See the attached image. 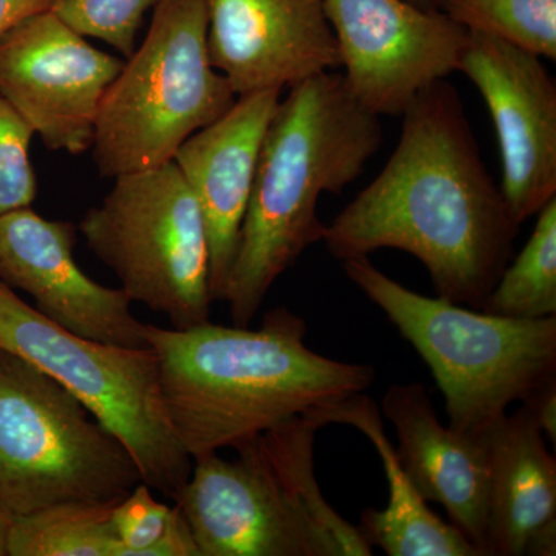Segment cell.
I'll return each instance as SVG.
<instances>
[{"mask_svg": "<svg viewBox=\"0 0 556 556\" xmlns=\"http://www.w3.org/2000/svg\"><path fill=\"white\" fill-rule=\"evenodd\" d=\"M401 116L393 155L321 241L340 262L379 249L407 252L428 270L438 298L481 311L514 257L521 225L447 79L420 91Z\"/></svg>", "mask_w": 556, "mask_h": 556, "instance_id": "obj_1", "label": "cell"}, {"mask_svg": "<svg viewBox=\"0 0 556 556\" xmlns=\"http://www.w3.org/2000/svg\"><path fill=\"white\" fill-rule=\"evenodd\" d=\"M306 321L283 306L266 313L258 328L146 324L167 415L192 459L372 386L375 367L321 356L306 345Z\"/></svg>", "mask_w": 556, "mask_h": 556, "instance_id": "obj_2", "label": "cell"}, {"mask_svg": "<svg viewBox=\"0 0 556 556\" xmlns=\"http://www.w3.org/2000/svg\"><path fill=\"white\" fill-rule=\"evenodd\" d=\"M382 139L380 116L336 70L291 87L278 102L223 294L233 325L249 327L278 278L324 240L318 200L356 181Z\"/></svg>", "mask_w": 556, "mask_h": 556, "instance_id": "obj_3", "label": "cell"}, {"mask_svg": "<svg viewBox=\"0 0 556 556\" xmlns=\"http://www.w3.org/2000/svg\"><path fill=\"white\" fill-rule=\"evenodd\" d=\"M309 415L289 417L233 447L193 459L175 503L201 556H371V544L321 493Z\"/></svg>", "mask_w": 556, "mask_h": 556, "instance_id": "obj_4", "label": "cell"}, {"mask_svg": "<svg viewBox=\"0 0 556 556\" xmlns=\"http://www.w3.org/2000/svg\"><path fill=\"white\" fill-rule=\"evenodd\" d=\"M346 277L415 348L444 394L448 427L482 437L515 402L556 382V316H495L417 294L372 265L343 260Z\"/></svg>", "mask_w": 556, "mask_h": 556, "instance_id": "obj_5", "label": "cell"}, {"mask_svg": "<svg viewBox=\"0 0 556 556\" xmlns=\"http://www.w3.org/2000/svg\"><path fill=\"white\" fill-rule=\"evenodd\" d=\"M236 100L212 65L204 0H161L101 102L90 149L98 172L115 179L170 163L186 139Z\"/></svg>", "mask_w": 556, "mask_h": 556, "instance_id": "obj_6", "label": "cell"}, {"mask_svg": "<svg viewBox=\"0 0 556 556\" xmlns=\"http://www.w3.org/2000/svg\"><path fill=\"white\" fill-rule=\"evenodd\" d=\"M142 482L134 457L61 383L0 350V510L116 504Z\"/></svg>", "mask_w": 556, "mask_h": 556, "instance_id": "obj_7", "label": "cell"}, {"mask_svg": "<svg viewBox=\"0 0 556 556\" xmlns=\"http://www.w3.org/2000/svg\"><path fill=\"white\" fill-rule=\"evenodd\" d=\"M0 350L61 383L123 442L142 482L175 500L192 473L167 415L152 348L109 345L58 327L0 281Z\"/></svg>", "mask_w": 556, "mask_h": 556, "instance_id": "obj_8", "label": "cell"}, {"mask_svg": "<svg viewBox=\"0 0 556 556\" xmlns=\"http://www.w3.org/2000/svg\"><path fill=\"white\" fill-rule=\"evenodd\" d=\"M78 230L121 289L172 328L206 324L214 303L206 225L174 161L121 175Z\"/></svg>", "mask_w": 556, "mask_h": 556, "instance_id": "obj_9", "label": "cell"}, {"mask_svg": "<svg viewBox=\"0 0 556 556\" xmlns=\"http://www.w3.org/2000/svg\"><path fill=\"white\" fill-rule=\"evenodd\" d=\"M124 61L73 31L50 10L0 39V97L47 149L83 155Z\"/></svg>", "mask_w": 556, "mask_h": 556, "instance_id": "obj_10", "label": "cell"}, {"mask_svg": "<svg viewBox=\"0 0 556 556\" xmlns=\"http://www.w3.org/2000/svg\"><path fill=\"white\" fill-rule=\"evenodd\" d=\"M340 67L376 115L401 116L437 80L457 72L468 31L442 10L408 0H324Z\"/></svg>", "mask_w": 556, "mask_h": 556, "instance_id": "obj_11", "label": "cell"}, {"mask_svg": "<svg viewBox=\"0 0 556 556\" xmlns=\"http://www.w3.org/2000/svg\"><path fill=\"white\" fill-rule=\"evenodd\" d=\"M457 72L475 84L492 115L501 192L522 225L556 197L555 80L543 58L479 31H468Z\"/></svg>", "mask_w": 556, "mask_h": 556, "instance_id": "obj_12", "label": "cell"}, {"mask_svg": "<svg viewBox=\"0 0 556 556\" xmlns=\"http://www.w3.org/2000/svg\"><path fill=\"white\" fill-rule=\"evenodd\" d=\"M78 226L47 219L30 207L0 217V281L30 295L43 317L84 339L149 348L146 324L121 288H108L76 263Z\"/></svg>", "mask_w": 556, "mask_h": 556, "instance_id": "obj_13", "label": "cell"}, {"mask_svg": "<svg viewBox=\"0 0 556 556\" xmlns=\"http://www.w3.org/2000/svg\"><path fill=\"white\" fill-rule=\"evenodd\" d=\"M212 65L237 97L340 67L324 0H204Z\"/></svg>", "mask_w": 556, "mask_h": 556, "instance_id": "obj_14", "label": "cell"}, {"mask_svg": "<svg viewBox=\"0 0 556 556\" xmlns=\"http://www.w3.org/2000/svg\"><path fill=\"white\" fill-rule=\"evenodd\" d=\"M280 94L281 90L270 89L237 97L225 115L186 139L174 159L206 225L214 302L225 294L263 138Z\"/></svg>", "mask_w": 556, "mask_h": 556, "instance_id": "obj_15", "label": "cell"}, {"mask_svg": "<svg viewBox=\"0 0 556 556\" xmlns=\"http://www.w3.org/2000/svg\"><path fill=\"white\" fill-rule=\"evenodd\" d=\"M382 415L393 424L399 463L417 493L441 504L450 525L486 556L490 464L484 438L442 426L420 382L388 388Z\"/></svg>", "mask_w": 556, "mask_h": 556, "instance_id": "obj_16", "label": "cell"}, {"mask_svg": "<svg viewBox=\"0 0 556 556\" xmlns=\"http://www.w3.org/2000/svg\"><path fill=\"white\" fill-rule=\"evenodd\" d=\"M489 453L486 556L556 555V459L525 404L482 434Z\"/></svg>", "mask_w": 556, "mask_h": 556, "instance_id": "obj_17", "label": "cell"}, {"mask_svg": "<svg viewBox=\"0 0 556 556\" xmlns=\"http://www.w3.org/2000/svg\"><path fill=\"white\" fill-rule=\"evenodd\" d=\"M382 413L365 393L313 413L321 427L343 424L356 428L375 445L390 489L386 508L362 511L358 530L371 547L388 556H482L455 526L438 517L417 493L399 463L396 448L383 430Z\"/></svg>", "mask_w": 556, "mask_h": 556, "instance_id": "obj_18", "label": "cell"}, {"mask_svg": "<svg viewBox=\"0 0 556 556\" xmlns=\"http://www.w3.org/2000/svg\"><path fill=\"white\" fill-rule=\"evenodd\" d=\"M115 504H61L11 518L7 556H116Z\"/></svg>", "mask_w": 556, "mask_h": 556, "instance_id": "obj_19", "label": "cell"}, {"mask_svg": "<svg viewBox=\"0 0 556 556\" xmlns=\"http://www.w3.org/2000/svg\"><path fill=\"white\" fill-rule=\"evenodd\" d=\"M536 215L532 236L501 274L484 313L527 320L556 316V197Z\"/></svg>", "mask_w": 556, "mask_h": 556, "instance_id": "obj_20", "label": "cell"}, {"mask_svg": "<svg viewBox=\"0 0 556 556\" xmlns=\"http://www.w3.org/2000/svg\"><path fill=\"white\" fill-rule=\"evenodd\" d=\"M442 11L468 31L556 60V0H445Z\"/></svg>", "mask_w": 556, "mask_h": 556, "instance_id": "obj_21", "label": "cell"}, {"mask_svg": "<svg viewBox=\"0 0 556 556\" xmlns=\"http://www.w3.org/2000/svg\"><path fill=\"white\" fill-rule=\"evenodd\" d=\"M161 0H53L51 13L84 38L100 39L123 56L137 49V35L149 10Z\"/></svg>", "mask_w": 556, "mask_h": 556, "instance_id": "obj_22", "label": "cell"}, {"mask_svg": "<svg viewBox=\"0 0 556 556\" xmlns=\"http://www.w3.org/2000/svg\"><path fill=\"white\" fill-rule=\"evenodd\" d=\"M30 127L0 97V217L30 207L38 195V178L30 159Z\"/></svg>", "mask_w": 556, "mask_h": 556, "instance_id": "obj_23", "label": "cell"}, {"mask_svg": "<svg viewBox=\"0 0 556 556\" xmlns=\"http://www.w3.org/2000/svg\"><path fill=\"white\" fill-rule=\"evenodd\" d=\"M144 482L112 508L116 556H144L148 548L166 532L174 507L160 503Z\"/></svg>", "mask_w": 556, "mask_h": 556, "instance_id": "obj_24", "label": "cell"}, {"mask_svg": "<svg viewBox=\"0 0 556 556\" xmlns=\"http://www.w3.org/2000/svg\"><path fill=\"white\" fill-rule=\"evenodd\" d=\"M144 556H201L188 519L178 506L172 511L166 532L148 548Z\"/></svg>", "mask_w": 556, "mask_h": 556, "instance_id": "obj_25", "label": "cell"}, {"mask_svg": "<svg viewBox=\"0 0 556 556\" xmlns=\"http://www.w3.org/2000/svg\"><path fill=\"white\" fill-rule=\"evenodd\" d=\"M543 430L544 437L555 445L556 442V382L548 383L525 402Z\"/></svg>", "mask_w": 556, "mask_h": 556, "instance_id": "obj_26", "label": "cell"}, {"mask_svg": "<svg viewBox=\"0 0 556 556\" xmlns=\"http://www.w3.org/2000/svg\"><path fill=\"white\" fill-rule=\"evenodd\" d=\"M53 0H0V39L21 22L51 9Z\"/></svg>", "mask_w": 556, "mask_h": 556, "instance_id": "obj_27", "label": "cell"}, {"mask_svg": "<svg viewBox=\"0 0 556 556\" xmlns=\"http://www.w3.org/2000/svg\"><path fill=\"white\" fill-rule=\"evenodd\" d=\"M11 518L0 510V556H7V535H9Z\"/></svg>", "mask_w": 556, "mask_h": 556, "instance_id": "obj_28", "label": "cell"}, {"mask_svg": "<svg viewBox=\"0 0 556 556\" xmlns=\"http://www.w3.org/2000/svg\"><path fill=\"white\" fill-rule=\"evenodd\" d=\"M408 2L415 3L417 7L430 10H442L445 0H408Z\"/></svg>", "mask_w": 556, "mask_h": 556, "instance_id": "obj_29", "label": "cell"}]
</instances>
